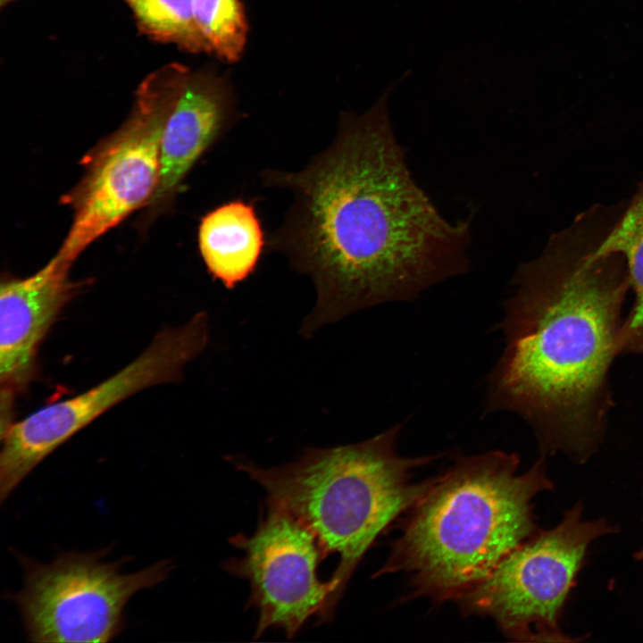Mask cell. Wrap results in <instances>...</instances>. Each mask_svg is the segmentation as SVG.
<instances>
[{
    "label": "cell",
    "mask_w": 643,
    "mask_h": 643,
    "mask_svg": "<svg viewBox=\"0 0 643 643\" xmlns=\"http://www.w3.org/2000/svg\"><path fill=\"white\" fill-rule=\"evenodd\" d=\"M398 79L362 114L344 113L332 143L298 171L266 170L293 204L269 246L313 281L310 336L361 309L413 300L468 267V221L445 219L416 184L391 127Z\"/></svg>",
    "instance_id": "6da1fadb"
},
{
    "label": "cell",
    "mask_w": 643,
    "mask_h": 643,
    "mask_svg": "<svg viewBox=\"0 0 643 643\" xmlns=\"http://www.w3.org/2000/svg\"><path fill=\"white\" fill-rule=\"evenodd\" d=\"M617 214L591 207L520 266L500 323L505 348L488 379L489 411L519 414L544 454L580 463L604 434L607 374L630 288L623 256L600 249Z\"/></svg>",
    "instance_id": "7a4b0ae2"
},
{
    "label": "cell",
    "mask_w": 643,
    "mask_h": 643,
    "mask_svg": "<svg viewBox=\"0 0 643 643\" xmlns=\"http://www.w3.org/2000/svg\"><path fill=\"white\" fill-rule=\"evenodd\" d=\"M515 453L462 456L407 511L374 577L408 575L411 596L455 600L533 536V498L550 490L544 458L517 473Z\"/></svg>",
    "instance_id": "3957f363"
},
{
    "label": "cell",
    "mask_w": 643,
    "mask_h": 643,
    "mask_svg": "<svg viewBox=\"0 0 643 643\" xmlns=\"http://www.w3.org/2000/svg\"><path fill=\"white\" fill-rule=\"evenodd\" d=\"M396 425L364 441L308 448L296 460L270 468L238 455L228 461L261 486L266 499L286 509L316 537L324 558L338 554L335 591L326 620L360 561L379 535L407 512L435 478L413 482V472L439 455L401 456Z\"/></svg>",
    "instance_id": "277c9868"
},
{
    "label": "cell",
    "mask_w": 643,
    "mask_h": 643,
    "mask_svg": "<svg viewBox=\"0 0 643 643\" xmlns=\"http://www.w3.org/2000/svg\"><path fill=\"white\" fill-rule=\"evenodd\" d=\"M582 510L578 502L555 527L538 530L456 598L463 614L492 618L517 641L580 640L562 631L560 619L590 544L617 530L605 519L583 520Z\"/></svg>",
    "instance_id": "5b68a950"
},
{
    "label": "cell",
    "mask_w": 643,
    "mask_h": 643,
    "mask_svg": "<svg viewBox=\"0 0 643 643\" xmlns=\"http://www.w3.org/2000/svg\"><path fill=\"white\" fill-rule=\"evenodd\" d=\"M179 68L171 63L146 77L129 119L84 158V176L64 196L74 215L59 256L74 263L91 243L150 202Z\"/></svg>",
    "instance_id": "8992f818"
},
{
    "label": "cell",
    "mask_w": 643,
    "mask_h": 643,
    "mask_svg": "<svg viewBox=\"0 0 643 643\" xmlns=\"http://www.w3.org/2000/svg\"><path fill=\"white\" fill-rule=\"evenodd\" d=\"M209 322L200 312L161 330L133 361L99 384L43 406L2 430L0 502L49 455L100 415L147 388L172 382L205 348Z\"/></svg>",
    "instance_id": "52a82bcc"
},
{
    "label": "cell",
    "mask_w": 643,
    "mask_h": 643,
    "mask_svg": "<svg viewBox=\"0 0 643 643\" xmlns=\"http://www.w3.org/2000/svg\"><path fill=\"white\" fill-rule=\"evenodd\" d=\"M106 549L63 553L42 564L19 555L23 589L10 596L31 642H108L123 628V610L137 592L163 581L172 569L163 560L121 574L122 561L105 563Z\"/></svg>",
    "instance_id": "ba28073f"
},
{
    "label": "cell",
    "mask_w": 643,
    "mask_h": 643,
    "mask_svg": "<svg viewBox=\"0 0 643 643\" xmlns=\"http://www.w3.org/2000/svg\"><path fill=\"white\" fill-rule=\"evenodd\" d=\"M229 541L242 555L227 559L222 567L249 584L248 606L258 613L255 639L279 629L291 639L315 615L322 623L335 585L317 576L324 555L308 528L266 499L255 532L238 533Z\"/></svg>",
    "instance_id": "9c48e42d"
},
{
    "label": "cell",
    "mask_w": 643,
    "mask_h": 643,
    "mask_svg": "<svg viewBox=\"0 0 643 643\" xmlns=\"http://www.w3.org/2000/svg\"><path fill=\"white\" fill-rule=\"evenodd\" d=\"M236 102L229 79L213 70L180 65L173 98L163 129L160 172L147 204L157 212L170 204L183 180L236 121Z\"/></svg>",
    "instance_id": "30bf717a"
},
{
    "label": "cell",
    "mask_w": 643,
    "mask_h": 643,
    "mask_svg": "<svg viewBox=\"0 0 643 643\" xmlns=\"http://www.w3.org/2000/svg\"><path fill=\"white\" fill-rule=\"evenodd\" d=\"M73 263L55 255L26 278L3 280L0 289V385L12 404L36 371L39 347L63 308L78 293Z\"/></svg>",
    "instance_id": "8fae6325"
},
{
    "label": "cell",
    "mask_w": 643,
    "mask_h": 643,
    "mask_svg": "<svg viewBox=\"0 0 643 643\" xmlns=\"http://www.w3.org/2000/svg\"><path fill=\"white\" fill-rule=\"evenodd\" d=\"M197 242L207 271L231 289L255 271L267 241L255 206L234 199L201 218Z\"/></svg>",
    "instance_id": "7c38bea8"
},
{
    "label": "cell",
    "mask_w": 643,
    "mask_h": 643,
    "mask_svg": "<svg viewBox=\"0 0 643 643\" xmlns=\"http://www.w3.org/2000/svg\"><path fill=\"white\" fill-rule=\"evenodd\" d=\"M600 249L621 254L634 301L617 338V352L643 354V178L605 234Z\"/></svg>",
    "instance_id": "4fadbf2b"
},
{
    "label": "cell",
    "mask_w": 643,
    "mask_h": 643,
    "mask_svg": "<svg viewBox=\"0 0 643 643\" xmlns=\"http://www.w3.org/2000/svg\"><path fill=\"white\" fill-rule=\"evenodd\" d=\"M123 1L144 35L189 53H211L196 23L193 0Z\"/></svg>",
    "instance_id": "5bb4252c"
},
{
    "label": "cell",
    "mask_w": 643,
    "mask_h": 643,
    "mask_svg": "<svg viewBox=\"0 0 643 643\" xmlns=\"http://www.w3.org/2000/svg\"><path fill=\"white\" fill-rule=\"evenodd\" d=\"M193 12L211 53L227 63L238 62L249 31L241 0H193Z\"/></svg>",
    "instance_id": "9a60e30c"
},
{
    "label": "cell",
    "mask_w": 643,
    "mask_h": 643,
    "mask_svg": "<svg viewBox=\"0 0 643 643\" xmlns=\"http://www.w3.org/2000/svg\"><path fill=\"white\" fill-rule=\"evenodd\" d=\"M634 558L636 560H643V547L635 553Z\"/></svg>",
    "instance_id": "2e32d148"
},
{
    "label": "cell",
    "mask_w": 643,
    "mask_h": 643,
    "mask_svg": "<svg viewBox=\"0 0 643 643\" xmlns=\"http://www.w3.org/2000/svg\"><path fill=\"white\" fill-rule=\"evenodd\" d=\"M12 1H13V0H0V4H1V6H4V5L11 3Z\"/></svg>",
    "instance_id": "e0dca14e"
}]
</instances>
